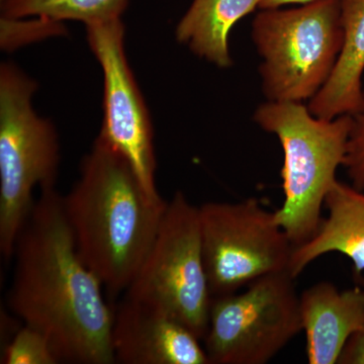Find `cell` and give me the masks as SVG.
I'll return each mask as SVG.
<instances>
[{"instance_id": "obj_1", "label": "cell", "mask_w": 364, "mask_h": 364, "mask_svg": "<svg viewBox=\"0 0 364 364\" xmlns=\"http://www.w3.org/2000/svg\"><path fill=\"white\" fill-rule=\"evenodd\" d=\"M13 259L7 306L23 324L44 333L59 363H116L114 308L79 256L56 188L41 191Z\"/></svg>"}, {"instance_id": "obj_2", "label": "cell", "mask_w": 364, "mask_h": 364, "mask_svg": "<svg viewBox=\"0 0 364 364\" xmlns=\"http://www.w3.org/2000/svg\"><path fill=\"white\" fill-rule=\"evenodd\" d=\"M167 205L145 191L123 156L95 139L63 207L79 256L112 306L138 274Z\"/></svg>"}, {"instance_id": "obj_3", "label": "cell", "mask_w": 364, "mask_h": 364, "mask_svg": "<svg viewBox=\"0 0 364 364\" xmlns=\"http://www.w3.org/2000/svg\"><path fill=\"white\" fill-rule=\"evenodd\" d=\"M262 130L279 139L284 200L275 218L294 247L317 233L326 196L342 166L352 116L333 119L314 116L301 102H267L253 116Z\"/></svg>"}, {"instance_id": "obj_4", "label": "cell", "mask_w": 364, "mask_h": 364, "mask_svg": "<svg viewBox=\"0 0 364 364\" xmlns=\"http://www.w3.org/2000/svg\"><path fill=\"white\" fill-rule=\"evenodd\" d=\"M37 82L13 63L0 67V252L13 259L21 229L32 213L37 186L55 188L60 162L54 124L38 116Z\"/></svg>"}, {"instance_id": "obj_5", "label": "cell", "mask_w": 364, "mask_h": 364, "mask_svg": "<svg viewBox=\"0 0 364 364\" xmlns=\"http://www.w3.org/2000/svg\"><path fill=\"white\" fill-rule=\"evenodd\" d=\"M252 40L262 58L259 74L267 102L311 100L327 82L341 50V0L261 9L252 23Z\"/></svg>"}, {"instance_id": "obj_6", "label": "cell", "mask_w": 364, "mask_h": 364, "mask_svg": "<svg viewBox=\"0 0 364 364\" xmlns=\"http://www.w3.org/2000/svg\"><path fill=\"white\" fill-rule=\"evenodd\" d=\"M123 296L168 314L205 338L213 296L200 212L181 191L169 200L154 243Z\"/></svg>"}, {"instance_id": "obj_7", "label": "cell", "mask_w": 364, "mask_h": 364, "mask_svg": "<svg viewBox=\"0 0 364 364\" xmlns=\"http://www.w3.org/2000/svg\"><path fill=\"white\" fill-rule=\"evenodd\" d=\"M296 277L289 270L215 296L203 341L210 364H265L303 331Z\"/></svg>"}, {"instance_id": "obj_8", "label": "cell", "mask_w": 364, "mask_h": 364, "mask_svg": "<svg viewBox=\"0 0 364 364\" xmlns=\"http://www.w3.org/2000/svg\"><path fill=\"white\" fill-rule=\"evenodd\" d=\"M203 261L213 298L237 293L254 280L289 270L294 246L274 212L257 198L198 207Z\"/></svg>"}, {"instance_id": "obj_9", "label": "cell", "mask_w": 364, "mask_h": 364, "mask_svg": "<svg viewBox=\"0 0 364 364\" xmlns=\"http://www.w3.org/2000/svg\"><path fill=\"white\" fill-rule=\"evenodd\" d=\"M85 28L104 75V117L97 139L127 160L151 196L162 198L155 179L152 124L124 52L123 21L116 18Z\"/></svg>"}, {"instance_id": "obj_10", "label": "cell", "mask_w": 364, "mask_h": 364, "mask_svg": "<svg viewBox=\"0 0 364 364\" xmlns=\"http://www.w3.org/2000/svg\"><path fill=\"white\" fill-rule=\"evenodd\" d=\"M112 308L116 363L210 364L200 339L168 314L124 296Z\"/></svg>"}, {"instance_id": "obj_11", "label": "cell", "mask_w": 364, "mask_h": 364, "mask_svg": "<svg viewBox=\"0 0 364 364\" xmlns=\"http://www.w3.org/2000/svg\"><path fill=\"white\" fill-rule=\"evenodd\" d=\"M299 304L308 363H338L345 344L364 324V289L340 291L320 282L299 294Z\"/></svg>"}, {"instance_id": "obj_12", "label": "cell", "mask_w": 364, "mask_h": 364, "mask_svg": "<svg viewBox=\"0 0 364 364\" xmlns=\"http://www.w3.org/2000/svg\"><path fill=\"white\" fill-rule=\"evenodd\" d=\"M328 215L317 233L294 248L289 270L298 277L311 263L328 253L337 252L352 262L355 279L364 272V193L337 181L326 196Z\"/></svg>"}, {"instance_id": "obj_13", "label": "cell", "mask_w": 364, "mask_h": 364, "mask_svg": "<svg viewBox=\"0 0 364 364\" xmlns=\"http://www.w3.org/2000/svg\"><path fill=\"white\" fill-rule=\"evenodd\" d=\"M343 43L327 82L309 102L314 116L333 119L358 112L363 98L364 0H341Z\"/></svg>"}, {"instance_id": "obj_14", "label": "cell", "mask_w": 364, "mask_h": 364, "mask_svg": "<svg viewBox=\"0 0 364 364\" xmlns=\"http://www.w3.org/2000/svg\"><path fill=\"white\" fill-rule=\"evenodd\" d=\"M262 0H193L176 31V40L196 56L230 68L229 35L233 26L259 7Z\"/></svg>"}, {"instance_id": "obj_15", "label": "cell", "mask_w": 364, "mask_h": 364, "mask_svg": "<svg viewBox=\"0 0 364 364\" xmlns=\"http://www.w3.org/2000/svg\"><path fill=\"white\" fill-rule=\"evenodd\" d=\"M129 0H0L2 18H45L90 23L121 18Z\"/></svg>"}, {"instance_id": "obj_16", "label": "cell", "mask_w": 364, "mask_h": 364, "mask_svg": "<svg viewBox=\"0 0 364 364\" xmlns=\"http://www.w3.org/2000/svg\"><path fill=\"white\" fill-rule=\"evenodd\" d=\"M1 364H58L51 342L44 333L23 324L4 345Z\"/></svg>"}, {"instance_id": "obj_17", "label": "cell", "mask_w": 364, "mask_h": 364, "mask_svg": "<svg viewBox=\"0 0 364 364\" xmlns=\"http://www.w3.org/2000/svg\"><path fill=\"white\" fill-rule=\"evenodd\" d=\"M351 116L350 133L342 166L346 169L351 186L364 193V85L359 109Z\"/></svg>"}, {"instance_id": "obj_18", "label": "cell", "mask_w": 364, "mask_h": 364, "mask_svg": "<svg viewBox=\"0 0 364 364\" xmlns=\"http://www.w3.org/2000/svg\"><path fill=\"white\" fill-rule=\"evenodd\" d=\"M337 364H364V324L345 344Z\"/></svg>"}, {"instance_id": "obj_19", "label": "cell", "mask_w": 364, "mask_h": 364, "mask_svg": "<svg viewBox=\"0 0 364 364\" xmlns=\"http://www.w3.org/2000/svg\"><path fill=\"white\" fill-rule=\"evenodd\" d=\"M311 1L313 0H262L259 9H277V7L289 6V4H306Z\"/></svg>"}]
</instances>
